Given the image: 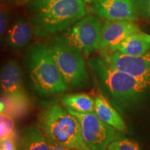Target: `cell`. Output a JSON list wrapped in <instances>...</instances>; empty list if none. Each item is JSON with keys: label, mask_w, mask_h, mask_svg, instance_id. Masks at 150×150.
<instances>
[{"label": "cell", "mask_w": 150, "mask_h": 150, "mask_svg": "<svg viewBox=\"0 0 150 150\" xmlns=\"http://www.w3.org/2000/svg\"><path fill=\"white\" fill-rule=\"evenodd\" d=\"M61 102L66 108L79 112H95V98L86 93H70L62 97Z\"/></svg>", "instance_id": "2e32d148"}, {"label": "cell", "mask_w": 150, "mask_h": 150, "mask_svg": "<svg viewBox=\"0 0 150 150\" xmlns=\"http://www.w3.org/2000/svg\"><path fill=\"white\" fill-rule=\"evenodd\" d=\"M4 109H5L4 103L0 101V113H3V112H4Z\"/></svg>", "instance_id": "cb8c5ba5"}, {"label": "cell", "mask_w": 150, "mask_h": 150, "mask_svg": "<svg viewBox=\"0 0 150 150\" xmlns=\"http://www.w3.org/2000/svg\"><path fill=\"white\" fill-rule=\"evenodd\" d=\"M1 141V150H18L16 143V138H8Z\"/></svg>", "instance_id": "44dd1931"}, {"label": "cell", "mask_w": 150, "mask_h": 150, "mask_svg": "<svg viewBox=\"0 0 150 150\" xmlns=\"http://www.w3.org/2000/svg\"><path fill=\"white\" fill-rule=\"evenodd\" d=\"M48 140L49 143H50V147H51L52 150H77V149H73V148H70V147H65V146L59 145V144L56 143L52 140Z\"/></svg>", "instance_id": "7402d4cb"}, {"label": "cell", "mask_w": 150, "mask_h": 150, "mask_svg": "<svg viewBox=\"0 0 150 150\" xmlns=\"http://www.w3.org/2000/svg\"><path fill=\"white\" fill-rule=\"evenodd\" d=\"M59 36L67 45L85 55H90L100 49L102 26L96 17H83Z\"/></svg>", "instance_id": "8992f818"}, {"label": "cell", "mask_w": 150, "mask_h": 150, "mask_svg": "<svg viewBox=\"0 0 150 150\" xmlns=\"http://www.w3.org/2000/svg\"><path fill=\"white\" fill-rule=\"evenodd\" d=\"M33 29L31 24L24 19H19L8 30L6 42L13 50H22L31 40Z\"/></svg>", "instance_id": "4fadbf2b"}, {"label": "cell", "mask_w": 150, "mask_h": 150, "mask_svg": "<svg viewBox=\"0 0 150 150\" xmlns=\"http://www.w3.org/2000/svg\"><path fill=\"white\" fill-rule=\"evenodd\" d=\"M8 23V13L2 7H0V39L6 31Z\"/></svg>", "instance_id": "ffe728a7"}, {"label": "cell", "mask_w": 150, "mask_h": 150, "mask_svg": "<svg viewBox=\"0 0 150 150\" xmlns=\"http://www.w3.org/2000/svg\"><path fill=\"white\" fill-rule=\"evenodd\" d=\"M24 68L28 86L35 96L47 98L70 89L56 66L47 43L39 42L30 47L25 56Z\"/></svg>", "instance_id": "6da1fadb"}, {"label": "cell", "mask_w": 150, "mask_h": 150, "mask_svg": "<svg viewBox=\"0 0 150 150\" xmlns=\"http://www.w3.org/2000/svg\"><path fill=\"white\" fill-rule=\"evenodd\" d=\"M61 1V0H31L29 3L33 4H45L55 2V1Z\"/></svg>", "instance_id": "603a6c76"}, {"label": "cell", "mask_w": 150, "mask_h": 150, "mask_svg": "<svg viewBox=\"0 0 150 150\" xmlns=\"http://www.w3.org/2000/svg\"><path fill=\"white\" fill-rule=\"evenodd\" d=\"M38 125L47 139L77 150H91L84 142L78 120L57 104L46 106L38 117Z\"/></svg>", "instance_id": "277c9868"}, {"label": "cell", "mask_w": 150, "mask_h": 150, "mask_svg": "<svg viewBox=\"0 0 150 150\" xmlns=\"http://www.w3.org/2000/svg\"><path fill=\"white\" fill-rule=\"evenodd\" d=\"M150 42L147 40L146 33H135L125 39L117 46L115 51L129 56H140L149 52Z\"/></svg>", "instance_id": "9a60e30c"}, {"label": "cell", "mask_w": 150, "mask_h": 150, "mask_svg": "<svg viewBox=\"0 0 150 150\" xmlns=\"http://www.w3.org/2000/svg\"><path fill=\"white\" fill-rule=\"evenodd\" d=\"M8 138H16V123L13 117L3 112L0 113V140Z\"/></svg>", "instance_id": "ac0fdd59"}, {"label": "cell", "mask_w": 150, "mask_h": 150, "mask_svg": "<svg viewBox=\"0 0 150 150\" xmlns=\"http://www.w3.org/2000/svg\"><path fill=\"white\" fill-rule=\"evenodd\" d=\"M110 52L105 51L102 55L108 65L150 85V52L140 56H129L117 51Z\"/></svg>", "instance_id": "ba28073f"}, {"label": "cell", "mask_w": 150, "mask_h": 150, "mask_svg": "<svg viewBox=\"0 0 150 150\" xmlns=\"http://www.w3.org/2000/svg\"><path fill=\"white\" fill-rule=\"evenodd\" d=\"M18 150H52L47 138L38 125H30L22 129Z\"/></svg>", "instance_id": "5bb4252c"}, {"label": "cell", "mask_w": 150, "mask_h": 150, "mask_svg": "<svg viewBox=\"0 0 150 150\" xmlns=\"http://www.w3.org/2000/svg\"><path fill=\"white\" fill-rule=\"evenodd\" d=\"M83 1H86V2H91V1H94V0H83Z\"/></svg>", "instance_id": "4316f807"}, {"label": "cell", "mask_w": 150, "mask_h": 150, "mask_svg": "<svg viewBox=\"0 0 150 150\" xmlns=\"http://www.w3.org/2000/svg\"><path fill=\"white\" fill-rule=\"evenodd\" d=\"M66 109L78 120L84 142L91 150H107L110 142L122 138V132L101 120L95 112H79Z\"/></svg>", "instance_id": "52a82bcc"}, {"label": "cell", "mask_w": 150, "mask_h": 150, "mask_svg": "<svg viewBox=\"0 0 150 150\" xmlns=\"http://www.w3.org/2000/svg\"><path fill=\"white\" fill-rule=\"evenodd\" d=\"M0 150H1V141H0Z\"/></svg>", "instance_id": "83f0119b"}, {"label": "cell", "mask_w": 150, "mask_h": 150, "mask_svg": "<svg viewBox=\"0 0 150 150\" xmlns=\"http://www.w3.org/2000/svg\"><path fill=\"white\" fill-rule=\"evenodd\" d=\"M0 88L5 96L28 99V95L23 81L22 70L18 61L11 60L0 70Z\"/></svg>", "instance_id": "8fae6325"}, {"label": "cell", "mask_w": 150, "mask_h": 150, "mask_svg": "<svg viewBox=\"0 0 150 150\" xmlns=\"http://www.w3.org/2000/svg\"><path fill=\"white\" fill-rule=\"evenodd\" d=\"M142 32L133 21L125 20H107L102 27V42L100 49L107 52H115L117 46L127 38Z\"/></svg>", "instance_id": "30bf717a"}, {"label": "cell", "mask_w": 150, "mask_h": 150, "mask_svg": "<svg viewBox=\"0 0 150 150\" xmlns=\"http://www.w3.org/2000/svg\"><path fill=\"white\" fill-rule=\"evenodd\" d=\"M31 24L38 38L70 29L86 14L83 0H61L45 4H28Z\"/></svg>", "instance_id": "7a4b0ae2"}, {"label": "cell", "mask_w": 150, "mask_h": 150, "mask_svg": "<svg viewBox=\"0 0 150 150\" xmlns=\"http://www.w3.org/2000/svg\"><path fill=\"white\" fill-rule=\"evenodd\" d=\"M3 102L5 105L4 112L17 119L25 116L29 112L31 106L30 99H18L5 96Z\"/></svg>", "instance_id": "e0dca14e"}, {"label": "cell", "mask_w": 150, "mask_h": 150, "mask_svg": "<svg viewBox=\"0 0 150 150\" xmlns=\"http://www.w3.org/2000/svg\"><path fill=\"white\" fill-rule=\"evenodd\" d=\"M18 1L19 4H28L29 3L31 0H17Z\"/></svg>", "instance_id": "d4e9b609"}, {"label": "cell", "mask_w": 150, "mask_h": 150, "mask_svg": "<svg viewBox=\"0 0 150 150\" xmlns=\"http://www.w3.org/2000/svg\"><path fill=\"white\" fill-rule=\"evenodd\" d=\"M107 150H140V147L138 142L134 140L120 138L110 142Z\"/></svg>", "instance_id": "d6986e66"}, {"label": "cell", "mask_w": 150, "mask_h": 150, "mask_svg": "<svg viewBox=\"0 0 150 150\" xmlns=\"http://www.w3.org/2000/svg\"><path fill=\"white\" fill-rule=\"evenodd\" d=\"M88 64L102 91L117 108L134 100L150 86L143 81L112 68L102 58H91Z\"/></svg>", "instance_id": "3957f363"}, {"label": "cell", "mask_w": 150, "mask_h": 150, "mask_svg": "<svg viewBox=\"0 0 150 150\" xmlns=\"http://www.w3.org/2000/svg\"><path fill=\"white\" fill-rule=\"evenodd\" d=\"M146 36H147V40L149 41L150 42V35H148V34H146Z\"/></svg>", "instance_id": "484cf974"}, {"label": "cell", "mask_w": 150, "mask_h": 150, "mask_svg": "<svg viewBox=\"0 0 150 150\" xmlns=\"http://www.w3.org/2000/svg\"><path fill=\"white\" fill-rule=\"evenodd\" d=\"M51 55L69 88H86L90 79L81 52L67 45L59 35L47 43Z\"/></svg>", "instance_id": "5b68a950"}, {"label": "cell", "mask_w": 150, "mask_h": 150, "mask_svg": "<svg viewBox=\"0 0 150 150\" xmlns=\"http://www.w3.org/2000/svg\"><path fill=\"white\" fill-rule=\"evenodd\" d=\"M95 112L101 120L116 130L122 133L127 132V128L123 119L102 92L95 95Z\"/></svg>", "instance_id": "7c38bea8"}, {"label": "cell", "mask_w": 150, "mask_h": 150, "mask_svg": "<svg viewBox=\"0 0 150 150\" xmlns=\"http://www.w3.org/2000/svg\"><path fill=\"white\" fill-rule=\"evenodd\" d=\"M91 11L106 20H138L140 11L138 0H94Z\"/></svg>", "instance_id": "9c48e42d"}]
</instances>
